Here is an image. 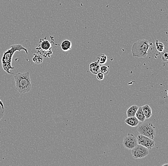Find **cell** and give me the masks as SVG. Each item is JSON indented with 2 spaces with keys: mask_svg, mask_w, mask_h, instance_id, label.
Instances as JSON below:
<instances>
[{
  "mask_svg": "<svg viewBox=\"0 0 168 166\" xmlns=\"http://www.w3.org/2000/svg\"><path fill=\"white\" fill-rule=\"evenodd\" d=\"M22 50H24L26 54H28L27 49L22 46L21 44L12 45L9 49L4 52L1 58V61L2 67L6 72L9 74H14V73L10 71V70L15 69L12 65L13 57L16 51L20 52Z\"/></svg>",
  "mask_w": 168,
  "mask_h": 166,
  "instance_id": "6da1fadb",
  "label": "cell"
},
{
  "mask_svg": "<svg viewBox=\"0 0 168 166\" xmlns=\"http://www.w3.org/2000/svg\"><path fill=\"white\" fill-rule=\"evenodd\" d=\"M16 90L21 94H25L30 91L31 80L29 72H19L14 76Z\"/></svg>",
  "mask_w": 168,
  "mask_h": 166,
  "instance_id": "7a4b0ae2",
  "label": "cell"
},
{
  "mask_svg": "<svg viewBox=\"0 0 168 166\" xmlns=\"http://www.w3.org/2000/svg\"><path fill=\"white\" fill-rule=\"evenodd\" d=\"M150 47V43L147 40H139L133 44L131 54L133 57L145 58L148 55Z\"/></svg>",
  "mask_w": 168,
  "mask_h": 166,
  "instance_id": "3957f363",
  "label": "cell"
},
{
  "mask_svg": "<svg viewBox=\"0 0 168 166\" xmlns=\"http://www.w3.org/2000/svg\"><path fill=\"white\" fill-rule=\"evenodd\" d=\"M36 49L37 51V53L41 54L43 57L45 58H50L52 54L51 43L47 40L46 37L40 39L39 44Z\"/></svg>",
  "mask_w": 168,
  "mask_h": 166,
  "instance_id": "277c9868",
  "label": "cell"
},
{
  "mask_svg": "<svg viewBox=\"0 0 168 166\" xmlns=\"http://www.w3.org/2000/svg\"><path fill=\"white\" fill-rule=\"evenodd\" d=\"M138 131L139 134L146 136L153 140L156 134L155 127L152 123L146 122L143 123L138 127Z\"/></svg>",
  "mask_w": 168,
  "mask_h": 166,
  "instance_id": "5b68a950",
  "label": "cell"
},
{
  "mask_svg": "<svg viewBox=\"0 0 168 166\" xmlns=\"http://www.w3.org/2000/svg\"><path fill=\"white\" fill-rule=\"evenodd\" d=\"M131 154L135 159H141L149 154V151L147 148L141 145L137 144L131 149Z\"/></svg>",
  "mask_w": 168,
  "mask_h": 166,
  "instance_id": "8992f818",
  "label": "cell"
},
{
  "mask_svg": "<svg viewBox=\"0 0 168 166\" xmlns=\"http://www.w3.org/2000/svg\"><path fill=\"white\" fill-rule=\"evenodd\" d=\"M136 139L138 144L144 146L145 148H147L148 150L152 149L155 146V142L153 141V140L151 139L146 136L140 134L138 136Z\"/></svg>",
  "mask_w": 168,
  "mask_h": 166,
  "instance_id": "52a82bcc",
  "label": "cell"
},
{
  "mask_svg": "<svg viewBox=\"0 0 168 166\" xmlns=\"http://www.w3.org/2000/svg\"><path fill=\"white\" fill-rule=\"evenodd\" d=\"M122 144L125 148L131 150L138 144L137 139L134 134L129 133L124 138Z\"/></svg>",
  "mask_w": 168,
  "mask_h": 166,
  "instance_id": "ba28073f",
  "label": "cell"
},
{
  "mask_svg": "<svg viewBox=\"0 0 168 166\" xmlns=\"http://www.w3.org/2000/svg\"><path fill=\"white\" fill-rule=\"evenodd\" d=\"M125 123L131 127H136L139 124V121L135 116L127 117L125 120Z\"/></svg>",
  "mask_w": 168,
  "mask_h": 166,
  "instance_id": "9c48e42d",
  "label": "cell"
},
{
  "mask_svg": "<svg viewBox=\"0 0 168 166\" xmlns=\"http://www.w3.org/2000/svg\"><path fill=\"white\" fill-rule=\"evenodd\" d=\"M89 70L92 74H97L99 72L100 66L97 61L91 63L89 65Z\"/></svg>",
  "mask_w": 168,
  "mask_h": 166,
  "instance_id": "30bf717a",
  "label": "cell"
},
{
  "mask_svg": "<svg viewBox=\"0 0 168 166\" xmlns=\"http://www.w3.org/2000/svg\"><path fill=\"white\" fill-rule=\"evenodd\" d=\"M72 44L71 41L69 40L66 39L63 40L62 43H61V48L64 51H68L69 50H71L72 48Z\"/></svg>",
  "mask_w": 168,
  "mask_h": 166,
  "instance_id": "8fae6325",
  "label": "cell"
},
{
  "mask_svg": "<svg viewBox=\"0 0 168 166\" xmlns=\"http://www.w3.org/2000/svg\"><path fill=\"white\" fill-rule=\"evenodd\" d=\"M142 110L146 119H148L152 116V112L151 107L148 104H146L142 106Z\"/></svg>",
  "mask_w": 168,
  "mask_h": 166,
  "instance_id": "7c38bea8",
  "label": "cell"
},
{
  "mask_svg": "<svg viewBox=\"0 0 168 166\" xmlns=\"http://www.w3.org/2000/svg\"><path fill=\"white\" fill-rule=\"evenodd\" d=\"M107 56L105 54L100 53L96 57V61L99 65L105 64L107 61Z\"/></svg>",
  "mask_w": 168,
  "mask_h": 166,
  "instance_id": "4fadbf2b",
  "label": "cell"
},
{
  "mask_svg": "<svg viewBox=\"0 0 168 166\" xmlns=\"http://www.w3.org/2000/svg\"><path fill=\"white\" fill-rule=\"evenodd\" d=\"M135 116H136V118L138 119V120L141 122H143L146 119L145 116L142 110L141 107H139L136 113Z\"/></svg>",
  "mask_w": 168,
  "mask_h": 166,
  "instance_id": "5bb4252c",
  "label": "cell"
},
{
  "mask_svg": "<svg viewBox=\"0 0 168 166\" xmlns=\"http://www.w3.org/2000/svg\"><path fill=\"white\" fill-rule=\"evenodd\" d=\"M139 106L136 105H133L131 106L127 111V117L135 116L136 113L139 108Z\"/></svg>",
  "mask_w": 168,
  "mask_h": 166,
  "instance_id": "9a60e30c",
  "label": "cell"
},
{
  "mask_svg": "<svg viewBox=\"0 0 168 166\" xmlns=\"http://www.w3.org/2000/svg\"><path fill=\"white\" fill-rule=\"evenodd\" d=\"M32 60L34 63L37 64H40L42 63L43 61V57L41 55V54L39 53L34 54V57L32 58Z\"/></svg>",
  "mask_w": 168,
  "mask_h": 166,
  "instance_id": "2e32d148",
  "label": "cell"
},
{
  "mask_svg": "<svg viewBox=\"0 0 168 166\" xmlns=\"http://www.w3.org/2000/svg\"><path fill=\"white\" fill-rule=\"evenodd\" d=\"M155 44H156V49L158 51L160 52V53H162V52L164 51L165 48H164V46L162 43L159 42L158 40H156Z\"/></svg>",
  "mask_w": 168,
  "mask_h": 166,
  "instance_id": "e0dca14e",
  "label": "cell"
},
{
  "mask_svg": "<svg viewBox=\"0 0 168 166\" xmlns=\"http://www.w3.org/2000/svg\"><path fill=\"white\" fill-rule=\"evenodd\" d=\"M100 72L105 75H107L109 73V66H100Z\"/></svg>",
  "mask_w": 168,
  "mask_h": 166,
  "instance_id": "ac0fdd59",
  "label": "cell"
},
{
  "mask_svg": "<svg viewBox=\"0 0 168 166\" xmlns=\"http://www.w3.org/2000/svg\"><path fill=\"white\" fill-rule=\"evenodd\" d=\"M96 75H97V78L98 80H102L104 79V75L100 72L97 73Z\"/></svg>",
  "mask_w": 168,
  "mask_h": 166,
  "instance_id": "d6986e66",
  "label": "cell"
},
{
  "mask_svg": "<svg viewBox=\"0 0 168 166\" xmlns=\"http://www.w3.org/2000/svg\"><path fill=\"white\" fill-rule=\"evenodd\" d=\"M162 60L163 61H167L168 60V54L167 52H165L162 56Z\"/></svg>",
  "mask_w": 168,
  "mask_h": 166,
  "instance_id": "ffe728a7",
  "label": "cell"
},
{
  "mask_svg": "<svg viewBox=\"0 0 168 166\" xmlns=\"http://www.w3.org/2000/svg\"><path fill=\"white\" fill-rule=\"evenodd\" d=\"M4 111H5V109L2 108L1 106L0 105V121L4 116Z\"/></svg>",
  "mask_w": 168,
  "mask_h": 166,
  "instance_id": "44dd1931",
  "label": "cell"
},
{
  "mask_svg": "<svg viewBox=\"0 0 168 166\" xmlns=\"http://www.w3.org/2000/svg\"><path fill=\"white\" fill-rule=\"evenodd\" d=\"M0 105L1 106L2 108H4V104L3 103V101H2L1 99H0Z\"/></svg>",
  "mask_w": 168,
  "mask_h": 166,
  "instance_id": "7402d4cb",
  "label": "cell"
},
{
  "mask_svg": "<svg viewBox=\"0 0 168 166\" xmlns=\"http://www.w3.org/2000/svg\"><path fill=\"white\" fill-rule=\"evenodd\" d=\"M168 165V164H164V165H163V166H167Z\"/></svg>",
  "mask_w": 168,
  "mask_h": 166,
  "instance_id": "603a6c76",
  "label": "cell"
}]
</instances>
